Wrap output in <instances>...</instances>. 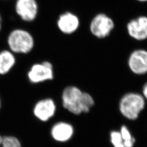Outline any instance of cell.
<instances>
[{"label":"cell","mask_w":147,"mask_h":147,"mask_svg":"<svg viewBox=\"0 0 147 147\" xmlns=\"http://www.w3.org/2000/svg\"><path fill=\"white\" fill-rule=\"evenodd\" d=\"M62 102L65 109L76 115L88 112L94 104L93 98L89 94L74 86H69L63 90Z\"/></svg>","instance_id":"obj_1"},{"label":"cell","mask_w":147,"mask_h":147,"mask_svg":"<svg viewBox=\"0 0 147 147\" xmlns=\"http://www.w3.org/2000/svg\"><path fill=\"white\" fill-rule=\"evenodd\" d=\"M7 44L12 53L26 54L34 47V39L31 33L22 28H16L9 33Z\"/></svg>","instance_id":"obj_2"},{"label":"cell","mask_w":147,"mask_h":147,"mask_svg":"<svg viewBox=\"0 0 147 147\" xmlns=\"http://www.w3.org/2000/svg\"><path fill=\"white\" fill-rule=\"evenodd\" d=\"M144 105V99L141 95L130 93L121 98L119 109L121 114L126 118L135 120L143 110Z\"/></svg>","instance_id":"obj_3"},{"label":"cell","mask_w":147,"mask_h":147,"mask_svg":"<svg viewBox=\"0 0 147 147\" xmlns=\"http://www.w3.org/2000/svg\"><path fill=\"white\" fill-rule=\"evenodd\" d=\"M115 27L114 22L104 14H99L91 21L90 30L92 33L98 38L107 37Z\"/></svg>","instance_id":"obj_4"},{"label":"cell","mask_w":147,"mask_h":147,"mask_svg":"<svg viewBox=\"0 0 147 147\" xmlns=\"http://www.w3.org/2000/svg\"><path fill=\"white\" fill-rule=\"evenodd\" d=\"M15 11L22 21L31 22L37 18L39 5L37 0H16Z\"/></svg>","instance_id":"obj_5"},{"label":"cell","mask_w":147,"mask_h":147,"mask_svg":"<svg viewBox=\"0 0 147 147\" xmlns=\"http://www.w3.org/2000/svg\"><path fill=\"white\" fill-rule=\"evenodd\" d=\"M28 78L30 81L33 84L53 80V64L49 61H44L33 65L28 73Z\"/></svg>","instance_id":"obj_6"},{"label":"cell","mask_w":147,"mask_h":147,"mask_svg":"<svg viewBox=\"0 0 147 147\" xmlns=\"http://www.w3.org/2000/svg\"><path fill=\"white\" fill-rule=\"evenodd\" d=\"M80 25L79 18L71 12L63 13L58 17L57 26L63 34H71L76 31Z\"/></svg>","instance_id":"obj_7"},{"label":"cell","mask_w":147,"mask_h":147,"mask_svg":"<svg viewBox=\"0 0 147 147\" xmlns=\"http://www.w3.org/2000/svg\"><path fill=\"white\" fill-rule=\"evenodd\" d=\"M129 34L137 40L147 38V17L140 16L130 21L127 25Z\"/></svg>","instance_id":"obj_8"},{"label":"cell","mask_w":147,"mask_h":147,"mask_svg":"<svg viewBox=\"0 0 147 147\" xmlns=\"http://www.w3.org/2000/svg\"><path fill=\"white\" fill-rule=\"evenodd\" d=\"M56 110L55 102L51 99H45L39 101L33 110L34 116L38 119L47 121L54 116Z\"/></svg>","instance_id":"obj_9"},{"label":"cell","mask_w":147,"mask_h":147,"mask_svg":"<svg viewBox=\"0 0 147 147\" xmlns=\"http://www.w3.org/2000/svg\"><path fill=\"white\" fill-rule=\"evenodd\" d=\"M129 66L134 73L136 74L147 73V51L137 50L132 52L129 59Z\"/></svg>","instance_id":"obj_10"},{"label":"cell","mask_w":147,"mask_h":147,"mask_svg":"<svg viewBox=\"0 0 147 147\" xmlns=\"http://www.w3.org/2000/svg\"><path fill=\"white\" fill-rule=\"evenodd\" d=\"M73 126L65 122H58L55 124L51 131L53 138L60 142L68 141L73 136Z\"/></svg>","instance_id":"obj_11"},{"label":"cell","mask_w":147,"mask_h":147,"mask_svg":"<svg viewBox=\"0 0 147 147\" xmlns=\"http://www.w3.org/2000/svg\"><path fill=\"white\" fill-rule=\"evenodd\" d=\"M16 59L11 50H3L0 52V74L8 73L15 65Z\"/></svg>","instance_id":"obj_12"},{"label":"cell","mask_w":147,"mask_h":147,"mask_svg":"<svg viewBox=\"0 0 147 147\" xmlns=\"http://www.w3.org/2000/svg\"><path fill=\"white\" fill-rule=\"evenodd\" d=\"M120 133L124 142V147H133L135 142V139L132 137L130 132L126 126L124 125L121 127Z\"/></svg>","instance_id":"obj_13"},{"label":"cell","mask_w":147,"mask_h":147,"mask_svg":"<svg viewBox=\"0 0 147 147\" xmlns=\"http://www.w3.org/2000/svg\"><path fill=\"white\" fill-rule=\"evenodd\" d=\"M0 147H22L19 140L14 136L2 137Z\"/></svg>","instance_id":"obj_14"},{"label":"cell","mask_w":147,"mask_h":147,"mask_svg":"<svg viewBox=\"0 0 147 147\" xmlns=\"http://www.w3.org/2000/svg\"><path fill=\"white\" fill-rule=\"evenodd\" d=\"M110 137L111 142L114 147H124L120 132L112 131L111 133Z\"/></svg>","instance_id":"obj_15"},{"label":"cell","mask_w":147,"mask_h":147,"mask_svg":"<svg viewBox=\"0 0 147 147\" xmlns=\"http://www.w3.org/2000/svg\"><path fill=\"white\" fill-rule=\"evenodd\" d=\"M143 94L144 96L147 99V82L143 87Z\"/></svg>","instance_id":"obj_16"},{"label":"cell","mask_w":147,"mask_h":147,"mask_svg":"<svg viewBox=\"0 0 147 147\" xmlns=\"http://www.w3.org/2000/svg\"><path fill=\"white\" fill-rule=\"evenodd\" d=\"M2 27V16L0 14V32L1 31Z\"/></svg>","instance_id":"obj_17"},{"label":"cell","mask_w":147,"mask_h":147,"mask_svg":"<svg viewBox=\"0 0 147 147\" xmlns=\"http://www.w3.org/2000/svg\"><path fill=\"white\" fill-rule=\"evenodd\" d=\"M137 1H141V2H146V1H147V0H137Z\"/></svg>","instance_id":"obj_18"},{"label":"cell","mask_w":147,"mask_h":147,"mask_svg":"<svg viewBox=\"0 0 147 147\" xmlns=\"http://www.w3.org/2000/svg\"><path fill=\"white\" fill-rule=\"evenodd\" d=\"M2 136H1L0 135V143H1V141H2Z\"/></svg>","instance_id":"obj_19"},{"label":"cell","mask_w":147,"mask_h":147,"mask_svg":"<svg viewBox=\"0 0 147 147\" xmlns=\"http://www.w3.org/2000/svg\"><path fill=\"white\" fill-rule=\"evenodd\" d=\"M0 107H1V99H0Z\"/></svg>","instance_id":"obj_20"}]
</instances>
